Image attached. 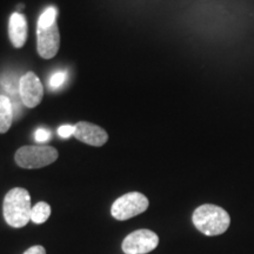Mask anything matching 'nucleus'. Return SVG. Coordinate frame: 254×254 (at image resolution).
Returning <instances> with one entry per match:
<instances>
[{
  "label": "nucleus",
  "instance_id": "15",
  "mask_svg": "<svg viewBox=\"0 0 254 254\" xmlns=\"http://www.w3.org/2000/svg\"><path fill=\"white\" fill-rule=\"evenodd\" d=\"M74 129H75L74 126H72V125L60 126L58 129V134H59V136H62V138L67 139L71 135H74Z\"/></svg>",
  "mask_w": 254,
  "mask_h": 254
},
{
  "label": "nucleus",
  "instance_id": "9",
  "mask_svg": "<svg viewBox=\"0 0 254 254\" xmlns=\"http://www.w3.org/2000/svg\"><path fill=\"white\" fill-rule=\"evenodd\" d=\"M8 36L12 45L20 49L27 40V21L25 15L19 12H14L9 17L8 21Z\"/></svg>",
  "mask_w": 254,
  "mask_h": 254
},
{
  "label": "nucleus",
  "instance_id": "14",
  "mask_svg": "<svg viewBox=\"0 0 254 254\" xmlns=\"http://www.w3.org/2000/svg\"><path fill=\"white\" fill-rule=\"evenodd\" d=\"M51 135H52V133L47 128H38L36 134H34V138H36V141L38 142H46L50 140Z\"/></svg>",
  "mask_w": 254,
  "mask_h": 254
},
{
  "label": "nucleus",
  "instance_id": "13",
  "mask_svg": "<svg viewBox=\"0 0 254 254\" xmlns=\"http://www.w3.org/2000/svg\"><path fill=\"white\" fill-rule=\"evenodd\" d=\"M66 80H67V73H66V71L56 72L55 74H52V77L50 79V87L52 88V90H59V88L65 84Z\"/></svg>",
  "mask_w": 254,
  "mask_h": 254
},
{
  "label": "nucleus",
  "instance_id": "11",
  "mask_svg": "<svg viewBox=\"0 0 254 254\" xmlns=\"http://www.w3.org/2000/svg\"><path fill=\"white\" fill-rule=\"evenodd\" d=\"M51 215V206L47 202L40 201L32 206L31 211V221H33L34 224L40 225L47 221V219Z\"/></svg>",
  "mask_w": 254,
  "mask_h": 254
},
{
  "label": "nucleus",
  "instance_id": "5",
  "mask_svg": "<svg viewBox=\"0 0 254 254\" xmlns=\"http://www.w3.org/2000/svg\"><path fill=\"white\" fill-rule=\"evenodd\" d=\"M159 245V237L153 231L138 230L132 232L123 241V251L126 254H146Z\"/></svg>",
  "mask_w": 254,
  "mask_h": 254
},
{
  "label": "nucleus",
  "instance_id": "1",
  "mask_svg": "<svg viewBox=\"0 0 254 254\" xmlns=\"http://www.w3.org/2000/svg\"><path fill=\"white\" fill-rule=\"evenodd\" d=\"M192 221L196 230L208 237L220 236L231 225L230 214L220 206L205 204L193 212Z\"/></svg>",
  "mask_w": 254,
  "mask_h": 254
},
{
  "label": "nucleus",
  "instance_id": "16",
  "mask_svg": "<svg viewBox=\"0 0 254 254\" xmlns=\"http://www.w3.org/2000/svg\"><path fill=\"white\" fill-rule=\"evenodd\" d=\"M23 254H46V250L44 249V246L37 245V246L30 247V249L25 251Z\"/></svg>",
  "mask_w": 254,
  "mask_h": 254
},
{
  "label": "nucleus",
  "instance_id": "6",
  "mask_svg": "<svg viewBox=\"0 0 254 254\" xmlns=\"http://www.w3.org/2000/svg\"><path fill=\"white\" fill-rule=\"evenodd\" d=\"M19 94L21 101L28 109L38 106L44 97V87L33 72H27L19 81Z\"/></svg>",
  "mask_w": 254,
  "mask_h": 254
},
{
  "label": "nucleus",
  "instance_id": "3",
  "mask_svg": "<svg viewBox=\"0 0 254 254\" xmlns=\"http://www.w3.org/2000/svg\"><path fill=\"white\" fill-rule=\"evenodd\" d=\"M58 159V151L51 146H23L15 152L14 160L19 167L36 170L49 166Z\"/></svg>",
  "mask_w": 254,
  "mask_h": 254
},
{
  "label": "nucleus",
  "instance_id": "4",
  "mask_svg": "<svg viewBox=\"0 0 254 254\" xmlns=\"http://www.w3.org/2000/svg\"><path fill=\"white\" fill-rule=\"evenodd\" d=\"M148 205H150V201L147 196H145L142 193H126L113 202L111 213L117 220H127V219L144 213L148 208Z\"/></svg>",
  "mask_w": 254,
  "mask_h": 254
},
{
  "label": "nucleus",
  "instance_id": "10",
  "mask_svg": "<svg viewBox=\"0 0 254 254\" xmlns=\"http://www.w3.org/2000/svg\"><path fill=\"white\" fill-rule=\"evenodd\" d=\"M13 122V105L6 95H0V133H6Z\"/></svg>",
  "mask_w": 254,
  "mask_h": 254
},
{
  "label": "nucleus",
  "instance_id": "2",
  "mask_svg": "<svg viewBox=\"0 0 254 254\" xmlns=\"http://www.w3.org/2000/svg\"><path fill=\"white\" fill-rule=\"evenodd\" d=\"M31 196L27 190L15 187L8 190L4 198L2 212L5 221L11 227L21 228L31 221Z\"/></svg>",
  "mask_w": 254,
  "mask_h": 254
},
{
  "label": "nucleus",
  "instance_id": "8",
  "mask_svg": "<svg viewBox=\"0 0 254 254\" xmlns=\"http://www.w3.org/2000/svg\"><path fill=\"white\" fill-rule=\"evenodd\" d=\"M74 138L85 144L99 147L106 144L109 140V134L100 126L87 122H80L74 126Z\"/></svg>",
  "mask_w": 254,
  "mask_h": 254
},
{
  "label": "nucleus",
  "instance_id": "7",
  "mask_svg": "<svg viewBox=\"0 0 254 254\" xmlns=\"http://www.w3.org/2000/svg\"><path fill=\"white\" fill-rule=\"evenodd\" d=\"M59 47L60 33L57 23L46 28L37 27V50L41 58L51 59L56 57Z\"/></svg>",
  "mask_w": 254,
  "mask_h": 254
},
{
  "label": "nucleus",
  "instance_id": "12",
  "mask_svg": "<svg viewBox=\"0 0 254 254\" xmlns=\"http://www.w3.org/2000/svg\"><path fill=\"white\" fill-rule=\"evenodd\" d=\"M57 14H58V11L55 6H50L47 7L45 11L41 13V15L38 19V28H46L52 26L53 24H56Z\"/></svg>",
  "mask_w": 254,
  "mask_h": 254
},
{
  "label": "nucleus",
  "instance_id": "17",
  "mask_svg": "<svg viewBox=\"0 0 254 254\" xmlns=\"http://www.w3.org/2000/svg\"><path fill=\"white\" fill-rule=\"evenodd\" d=\"M23 8H24V5H23V4H20V5L18 6V9H19V11H21V9H23Z\"/></svg>",
  "mask_w": 254,
  "mask_h": 254
}]
</instances>
